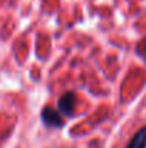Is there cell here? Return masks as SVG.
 I'll list each match as a JSON object with an SVG mask.
<instances>
[{"label": "cell", "mask_w": 146, "mask_h": 148, "mask_svg": "<svg viewBox=\"0 0 146 148\" xmlns=\"http://www.w3.org/2000/svg\"><path fill=\"white\" fill-rule=\"evenodd\" d=\"M75 103H76V95L73 92H67V94H65L62 98L59 99V109L65 115L72 116L73 111H75Z\"/></svg>", "instance_id": "1"}, {"label": "cell", "mask_w": 146, "mask_h": 148, "mask_svg": "<svg viewBox=\"0 0 146 148\" xmlns=\"http://www.w3.org/2000/svg\"><path fill=\"white\" fill-rule=\"evenodd\" d=\"M42 119L48 127H62L63 125V119L59 115V112H56V109L53 108H45L42 111Z\"/></svg>", "instance_id": "2"}, {"label": "cell", "mask_w": 146, "mask_h": 148, "mask_svg": "<svg viewBox=\"0 0 146 148\" xmlns=\"http://www.w3.org/2000/svg\"><path fill=\"white\" fill-rule=\"evenodd\" d=\"M126 148H146V127L139 130L129 141Z\"/></svg>", "instance_id": "3"}, {"label": "cell", "mask_w": 146, "mask_h": 148, "mask_svg": "<svg viewBox=\"0 0 146 148\" xmlns=\"http://www.w3.org/2000/svg\"><path fill=\"white\" fill-rule=\"evenodd\" d=\"M143 56H145V58H146V43H145V45H143Z\"/></svg>", "instance_id": "4"}]
</instances>
